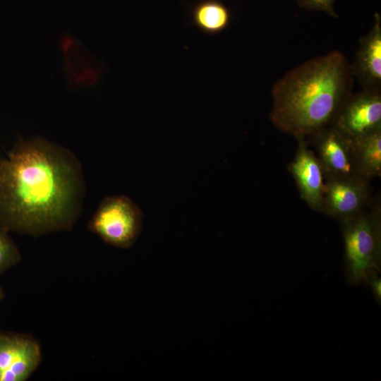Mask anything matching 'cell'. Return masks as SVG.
Here are the masks:
<instances>
[{
  "label": "cell",
  "mask_w": 381,
  "mask_h": 381,
  "mask_svg": "<svg viewBox=\"0 0 381 381\" xmlns=\"http://www.w3.org/2000/svg\"><path fill=\"white\" fill-rule=\"evenodd\" d=\"M350 69L365 90H380L381 17L378 13H375L371 29L360 39L355 61Z\"/></svg>",
  "instance_id": "obj_10"
},
{
  "label": "cell",
  "mask_w": 381,
  "mask_h": 381,
  "mask_svg": "<svg viewBox=\"0 0 381 381\" xmlns=\"http://www.w3.org/2000/svg\"><path fill=\"white\" fill-rule=\"evenodd\" d=\"M344 246V274L351 285L366 283L380 273L381 208L376 204L358 215L340 222Z\"/></svg>",
  "instance_id": "obj_3"
},
{
  "label": "cell",
  "mask_w": 381,
  "mask_h": 381,
  "mask_svg": "<svg viewBox=\"0 0 381 381\" xmlns=\"http://www.w3.org/2000/svg\"><path fill=\"white\" fill-rule=\"evenodd\" d=\"M8 230L0 225V274L20 260V253L8 234Z\"/></svg>",
  "instance_id": "obj_14"
},
{
  "label": "cell",
  "mask_w": 381,
  "mask_h": 381,
  "mask_svg": "<svg viewBox=\"0 0 381 381\" xmlns=\"http://www.w3.org/2000/svg\"><path fill=\"white\" fill-rule=\"evenodd\" d=\"M60 42L68 87L80 89L97 83L103 73V66L70 35L62 36Z\"/></svg>",
  "instance_id": "obj_11"
},
{
  "label": "cell",
  "mask_w": 381,
  "mask_h": 381,
  "mask_svg": "<svg viewBox=\"0 0 381 381\" xmlns=\"http://www.w3.org/2000/svg\"><path fill=\"white\" fill-rule=\"evenodd\" d=\"M353 162L358 176L370 181L381 176V129L351 139Z\"/></svg>",
  "instance_id": "obj_12"
},
{
  "label": "cell",
  "mask_w": 381,
  "mask_h": 381,
  "mask_svg": "<svg viewBox=\"0 0 381 381\" xmlns=\"http://www.w3.org/2000/svg\"><path fill=\"white\" fill-rule=\"evenodd\" d=\"M351 76L350 66L339 51L306 61L274 85L271 122L296 138H306L331 125L350 95Z\"/></svg>",
  "instance_id": "obj_2"
},
{
  "label": "cell",
  "mask_w": 381,
  "mask_h": 381,
  "mask_svg": "<svg viewBox=\"0 0 381 381\" xmlns=\"http://www.w3.org/2000/svg\"><path fill=\"white\" fill-rule=\"evenodd\" d=\"M4 298V292L1 288L0 287V301L2 300Z\"/></svg>",
  "instance_id": "obj_17"
},
{
  "label": "cell",
  "mask_w": 381,
  "mask_h": 381,
  "mask_svg": "<svg viewBox=\"0 0 381 381\" xmlns=\"http://www.w3.org/2000/svg\"><path fill=\"white\" fill-rule=\"evenodd\" d=\"M42 360L37 341L28 335L0 333V381H25Z\"/></svg>",
  "instance_id": "obj_7"
},
{
  "label": "cell",
  "mask_w": 381,
  "mask_h": 381,
  "mask_svg": "<svg viewBox=\"0 0 381 381\" xmlns=\"http://www.w3.org/2000/svg\"><path fill=\"white\" fill-rule=\"evenodd\" d=\"M143 212L125 195L107 196L100 202L88 228L105 243L120 248H131L143 227Z\"/></svg>",
  "instance_id": "obj_4"
},
{
  "label": "cell",
  "mask_w": 381,
  "mask_h": 381,
  "mask_svg": "<svg viewBox=\"0 0 381 381\" xmlns=\"http://www.w3.org/2000/svg\"><path fill=\"white\" fill-rule=\"evenodd\" d=\"M298 5L306 10L324 12L332 17H337L334 10L335 0H296Z\"/></svg>",
  "instance_id": "obj_15"
},
{
  "label": "cell",
  "mask_w": 381,
  "mask_h": 381,
  "mask_svg": "<svg viewBox=\"0 0 381 381\" xmlns=\"http://www.w3.org/2000/svg\"><path fill=\"white\" fill-rule=\"evenodd\" d=\"M369 181L358 176L325 180L320 212L339 222L358 215L370 200Z\"/></svg>",
  "instance_id": "obj_6"
},
{
  "label": "cell",
  "mask_w": 381,
  "mask_h": 381,
  "mask_svg": "<svg viewBox=\"0 0 381 381\" xmlns=\"http://www.w3.org/2000/svg\"><path fill=\"white\" fill-rule=\"evenodd\" d=\"M85 190L72 152L42 138L18 140L0 159V225L34 236L70 229Z\"/></svg>",
  "instance_id": "obj_1"
},
{
  "label": "cell",
  "mask_w": 381,
  "mask_h": 381,
  "mask_svg": "<svg viewBox=\"0 0 381 381\" xmlns=\"http://www.w3.org/2000/svg\"><path fill=\"white\" fill-rule=\"evenodd\" d=\"M380 273H375L370 275L365 284H368L374 298L378 304L381 303V279L379 276Z\"/></svg>",
  "instance_id": "obj_16"
},
{
  "label": "cell",
  "mask_w": 381,
  "mask_h": 381,
  "mask_svg": "<svg viewBox=\"0 0 381 381\" xmlns=\"http://www.w3.org/2000/svg\"><path fill=\"white\" fill-rule=\"evenodd\" d=\"M332 125L350 139L381 129L380 90H365L346 99Z\"/></svg>",
  "instance_id": "obj_5"
},
{
  "label": "cell",
  "mask_w": 381,
  "mask_h": 381,
  "mask_svg": "<svg viewBox=\"0 0 381 381\" xmlns=\"http://www.w3.org/2000/svg\"><path fill=\"white\" fill-rule=\"evenodd\" d=\"M309 138L313 140L315 155L322 167L325 180L358 176L353 162L351 139L332 124Z\"/></svg>",
  "instance_id": "obj_8"
},
{
  "label": "cell",
  "mask_w": 381,
  "mask_h": 381,
  "mask_svg": "<svg viewBox=\"0 0 381 381\" xmlns=\"http://www.w3.org/2000/svg\"><path fill=\"white\" fill-rule=\"evenodd\" d=\"M298 146L294 159L288 166L301 198L313 210L321 212L325 188L322 167L305 138H297Z\"/></svg>",
  "instance_id": "obj_9"
},
{
  "label": "cell",
  "mask_w": 381,
  "mask_h": 381,
  "mask_svg": "<svg viewBox=\"0 0 381 381\" xmlns=\"http://www.w3.org/2000/svg\"><path fill=\"white\" fill-rule=\"evenodd\" d=\"M193 20L202 32L214 35L226 29L230 20V15L222 3L215 0H205L194 8Z\"/></svg>",
  "instance_id": "obj_13"
}]
</instances>
